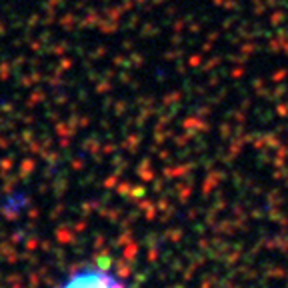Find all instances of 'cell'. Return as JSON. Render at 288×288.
<instances>
[{
	"mask_svg": "<svg viewBox=\"0 0 288 288\" xmlns=\"http://www.w3.org/2000/svg\"><path fill=\"white\" fill-rule=\"evenodd\" d=\"M60 288H126V284L108 270L82 268L76 270Z\"/></svg>",
	"mask_w": 288,
	"mask_h": 288,
	"instance_id": "1",
	"label": "cell"
}]
</instances>
